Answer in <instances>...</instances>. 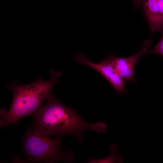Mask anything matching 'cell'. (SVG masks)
Wrapping results in <instances>:
<instances>
[{
  "label": "cell",
  "mask_w": 163,
  "mask_h": 163,
  "mask_svg": "<svg viewBox=\"0 0 163 163\" xmlns=\"http://www.w3.org/2000/svg\"><path fill=\"white\" fill-rule=\"evenodd\" d=\"M46 101L34 117L33 129L40 134L59 138L73 135L81 141L85 131L106 132L107 126L102 122L87 123L76 112L63 104L51 94Z\"/></svg>",
  "instance_id": "obj_1"
},
{
  "label": "cell",
  "mask_w": 163,
  "mask_h": 163,
  "mask_svg": "<svg viewBox=\"0 0 163 163\" xmlns=\"http://www.w3.org/2000/svg\"><path fill=\"white\" fill-rule=\"evenodd\" d=\"M50 78L44 81L39 77L35 82L19 85L12 82L7 86L13 94V98L8 111L1 110V126L17 123L22 117L34 114L51 94V91L61 75L55 70L50 72Z\"/></svg>",
  "instance_id": "obj_2"
},
{
  "label": "cell",
  "mask_w": 163,
  "mask_h": 163,
  "mask_svg": "<svg viewBox=\"0 0 163 163\" xmlns=\"http://www.w3.org/2000/svg\"><path fill=\"white\" fill-rule=\"evenodd\" d=\"M61 144L59 138L52 139L40 134L33 129L27 131L23 142L24 151L31 161L53 163L73 161L72 151H61Z\"/></svg>",
  "instance_id": "obj_3"
},
{
  "label": "cell",
  "mask_w": 163,
  "mask_h": 163,
  "mask_svg": "<svg viewBox=\"0 0 163 163\" xmlns=\"http://www.w3.org/2000/svg\"><path fill=\"white\" fill-rule=\"evenodd\" d=\"M74 60L78 63L88 66L100 73L120 94H123L126 93L124 79L115 70L109 56L97 64L91 62L83 53H80L74 57Z\"/></svg>",
  "instance_id": "obj_4"
},
{
  "label": "cell",
  "mask_w": 163,
  "mask_h": 163,
  "mask_svg": "<svg viewBox=\"0 0 163 163\" xmlns=\"http://www.w3.org/2000/svg\"><path fill=\"white\" fill-rule=\"evenodd\" d=\"M152 43V40H145L140 50L129 57H117L113 54L109 56L115 70L124 80L135 83L134 69L136 64L139 58L148 51Z\"/></svg>",
  "instance_id": "obj_5"
},
{
  "label": "cell",
  "mask_w": 163,
  "mask_h": 163,
  "mask_svg": "<svg viewBox=\"0 0 163 163\" xmlns=\"http://www.w3.org/2000/svg\"><path fill=\"white\" fill-rule=\"evenodd\" d=\"M151 36L156 31L163 33V0H142Z\"/></svg>",
  "instance_id": "obj_6"
},
{
  "label": "cell",
  "mask_w": 163,
  "mask_h": 163,
  "mask_svg": "<svg viewBox=\"0 0 163 163\" xmlns=\"http://www.w3.org/2000/svg\"><path fill=\"white\" fill-rule=\"evenodd\" d=\"M117 147L113 145L110 147V153L107 157L101 159L95 160L90 159L89 163H121L123 158L121 155L117 154Z\"/></svg>",
  "instance_id": "obj_7"
},
{
  "label": "cell",
  "mask_w": 163,
  "mask_h": 163,
  "mask_svg": "<svg viewBox=\"0 0 163 163\" xmlns=\"http://www.w3.org/2000/svg\"><path fill=\"white\" fill-rule=\"evenodd\" d=\"M163 34V33H162ZM155 54L163 56V34L157 44L152 50L147 51L145 54Z\"/></svg>",
  "instance_id": "obj_8"
},
{
  "label": "cell",
  "mask_w": 163,
  "mask_h": 163,
  "mask_svg": "<svg viewBox=\"0 0 163 163\" xmlns=\"http://www.w3.org/2000/svg\"><path fill=\"white\" fill-rule=\"evenodd\" d=\"M133 2L135 8H138L142 4V0H132Z\"/></svg>",
  "instance_id": "obj_9"
}]
</instances>
